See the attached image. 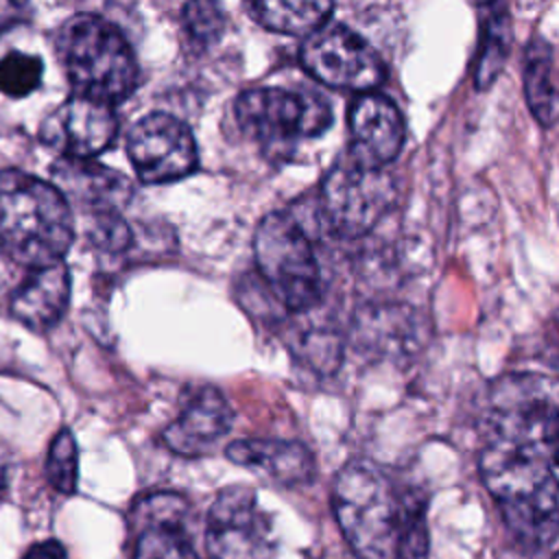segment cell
<instances>
[{"label":"cell","mask_w":559,"mask_h":559,"mask_svg":"<svg viewBox=\"0 0 559 559\" xmlns=\"http://www.w3.org/2000/svg\"><path fill=\"white\" fill-rule=\"evenodd\" d=\"M524 98L531 114L550 127L557 118V85H555V55L546 39H533L524 57Z\"/></svg>","instance_id":"19"},{"label":"cell","mask_w":559,"mask_h":559,"mask_svg":"<svg viewBox=\"0 0 559 559\" xmlns=\"http://www.w3.org/2000/svg\"><path fill=\"white\" fill-rule=\"evenodd\" d=\"M299 59L317 81L336 90L369 92L384 79L378 52L358 33L334 22L306 35Z\"/></svg>","instance_id":"8"},{"label":"cell","mask_w":559,"mask_h":559,"mask_svg":"<svg viewBox=\"0 0 559 559\" xmlns=\"http://www.w3.org/2000/svg\"><path fill=\"white\" fill-rule=\"evenodd\" d=\"M140 537L135 559H199L186 531L188 502L170 491H157L138 502Z\"/></svg>","instance_id":"13"},{"label":"cell","mask_w":559,"mask_h":559,"mask_svg":"<svg viewBox=\"0 0 559 559\" xmlns=\"http://www.w3.org/2000/svg\"><path fill=\"white\" fill-rule=\"evenodd\" d=\"M349 155L371 164L384 166L402 151L404 144V120L395 103L373 90L360 92L349 111Z\"/></svg>","instance_id":"12"},{"label":"cell","mask_w":559,"mask_h":559,"mask_svg":"<svg viewBox=\"0 0 559 559\" xmlns=\"http://www.w3.org/2000/svg\"><path fill=\"white\" fill-rule=\"evenodd\" d=\"M555 384L533 373L493 382L483 421L480 474L511 533L531 548L557 535Z\"/></svg>","instance_id":"1"},{"label":"cell","mask_w":559,"mask_h":559,"mask_svg":"<svg viewBox=\"0 0 559 559\" xmlns=\"http://www.w3.org/2000/svg\"><path fill=\"white\" fill-rule=\"evenodd\" d=\"M181 26L190 50L197 55L207 52L225 33V11L218 0H188L181 13Z\"/></svg>","instance_id":"20"},{"label":"cell","mask_w":559,"mask_h":559,"mask_svg":"<svg viewBox=\"0 0 559 559\" xmlns=\"http://www.w3.org/2000/svg\"><path fill=\"white\" fill-rule=\"evenodd\" d=\"M127 153L144 183H168L188 177L197 168V142L179 118L155 111L133 124Z\"/></svg>","instance_id":"10"},{"label":"cell","mask_w":559,"mask_h":559,"mask_svg":"<svg viewBox=\"0 0 559 559\" xmlns=\"http://www.w3.org/2000/svg\"><path fill=\"white\" fill-rule=\"evenodd\" d=\"M26 15V0H0V35L22 22Z\"/></svg>","instance_id":"25"},{"label":"cell","mask_w":559,"mask_h":559,"mask_svg":"<svg viewBox=\"0 0 559 559\" xmlns=\"http://www.w3.org/2000/svg\"><path fill=\"white\" fill-rule=\"evenodd\" d=\"M476 4H487V2H493V0H474Z\"/></svg>","instance_id":"28"},{"label":"cell","mask_w":559,"mask_h":559,"mask_svg":"<svg viewBox=\"0 0 559 559\" xmlns=\"http://www.w3.org/2000/svg\"><path fill=\"white\" fill-rule=\"evenodd\" d=\"M70 299V273L59 260L33 269L28 280L11 297V314L33 330L52 328Z\"/></svg>","instance_id":"17"},{"label":"cell","mask_w":559,"mask_h":559,"mask_svg":"<svg viewBox=\"0 0 559 559\" xmlns=\"http://www.w3.org/2000/svg\"><path fill=\"white\" fill-rule=\"evenodd\" d=\"M393 199L395 186L384 166L365 164L347 153L325 175L319 210L336 236L358 238L384 216Z\"/></svg>","instance_id":"7"},{"label":"cell","mask_w":559,"mask_h":559,"mask_svg":"<svg viewBox=\"0 0 559 559\" xmlns=\"http://www.w3.org/2000/svg\"><path fill=\"white\" fill-rule=\"evenodd\" d=\"M336 522L360 559H397L408 524L424 515L419 500L402 498L395 483L371 461H352L332 487Z\"/></svg>","instance_id":"2"},{"label":"cell","mask_w":559,"mask_h":559,"mask_svg":"<svg viewBox=\"0 0 559 559\" xmlns=\"http://www.w3.org/2000/svg\"><path fill=\"white\" fill-rule=\"evenodd\" d=\"M46 478L61 493H74L79 478V450L74 435L61 428L50 443L46 459Z\"/></svg>","instance_id":"21"},{"label":"cell","mask_w":559,"mask_h":559,"mask_svg":"<svg viewBox=\"0 0 559 559\" xmlns=\"http://www.w3.org/2000/svg\"><path fill=\"white\" fill-rule=\"evenodd\" d=\"M24 559H66V548L57 539H46L31 546Z\"/></svg>","instance_id":"26"},{"label":"cell","mask_w":559,"mask_h":559,"mask_svg":"<svg viewBox=\"0 0 559 559\" xmlns=\"http://www.w3.org/2000/svg\"><path fill=\"white\" fill-rule=\"evenodd\" d=\"M55 44L74 94L114 105L135 90V55L124 35L105 17L72 15L61 24Z\"/></svg>","instance_id":"4"},{"label":"cell","mask_w":559,"mask_h":559,"mask_svg":"<svg viewBox=\"0 0 559 559\" xmlns=\"http://www.w3.org/2000/svg\"><path fill=\"white\" fill-rule=\"evenodd\" d=\"M225 454L242 467H249L277 485L297 487L310 483L314 459L299 441L284 439H238L231 441Z\"/></svg>","instance_id":"15"},{"label":"cell","mask_w":559,"mask_h":559,"mask_svg":"<svg viewBox=\"0 0 559 559\" xmlns=\"http://www.w3.org/2000/svg\"><path fill=\"white\" fill-rule=\"evenodd\" d=\"M231 428V408L223 393L203 386L192 393L181 415L164 430V443L181 456L210 454Z\"/></svg>","instance_id":"14"},{"label":"cell","mask_w":559,"mask_h":559,"mask_svg":"<svg viewBox=\"0 0 559 559\" xmlns=\"http://www.w3.org/2000/svg\"><path fill=\"white\" fill-rule=\"evenodd\" d=\"M260 275L288 310H310L321 299V273L312 242L288 212L266 214L253 236Z\"/></svg>","instance_id":"6"},{"label":"cell","mask_w":559,"mask_h":559,"mask_svg":"<svg viewBox=\"0 0 559 559\" xmlns=\"http://www.w3.org/2000/svg\"><path fill=\"white\" fill-rule=\"evenodd\" d=\"M275 544L273 522L253 489L234 485L216 496L205 531L210 559H273Z\"/></svg>","instance_id":"9"},{"label":"cell","mask_w":559,"mask_h":559,"mask_svg":"<svg viewBox=\"0 0 559 559\" xmlns=\"http://www.w3.org/2000/svg\"><path fill=\"white\" fill-rule=\"evenodd\" d=\"M509 17L507 15H493L487 22V31L483 35L480 55L476 63V85L485 87L489 85L496 74L500 72L507 55H509Z\"/></svg>","instance_id":"22"},{"label":"cell","mask_w":559,"mask_h":559,"mask_svg":"<svg viewBox=\"0 0 559 559\" xmlns=\"http://www.w3.org/2000/svg\"><path fill=\"white\" fill-rule=\"evenodd\" d=\"M55 181L66 199H74L90 212H120L131 197V186L120 173L92 159L63 157L55 166Z\"/></svg>","instance_id":"16"},{"label":"cell","mask_w":559,"mask_h":559,"mask_svg":"<svg viewBox=\"0 0 559 559\" xmlns=\"http://www.w3.org/2000/svg\"><path fill=\"white\" fill-rule=\"evenodd\" d=\"M41 74L44 66L39 57L13 50L0 59V92L22 98L39 87Z\"/></svg>","instance_id":"23"},{"label":"cell","mask_w":559,"mask_h":559,"mask_svg":"<svg viewBox=\"0 0 559 559\" xmlns=\"http://www.w3.org/2000/svg\"><path fill=\"white\" fill-rule=\"evenodd\" d=\"M90 238L98 249L105 251H122L131 242V231L118 210L107 212H92V225H90Z\"/></svg>","instance_id":"24"},{"label":"cell","mask_w":559,"mask_h":559,"mask_svg":"<svg viewBox=\"0 0 559 559\" xmlns=\"http://www.w3.org/2000/svg\"><path fill=\"white\" fill-rule=\"evenodd\" d=\"M234 114L242 135L271 159L288 157L299 140L321 135L332 122L323 96L286 87L247 90L238 96Z\"/></svg>","instance_id":"5"},{"label":"cell","mask_w":559,"mask_h":559,"mask_svg":"<svg viewBox=\"0 0 559 559\" xmlns=\"http://www.w3.org/2000/svg\"><path fill=\"white\" fill-rule=\"evenodd\" d=\"M118 118L114 105L81 94H72L52 109L41 127V142L61 157L92 159L103 153L116 138Z\"/></svg>","instance_id":"11"},{"label":"cell","mask_w":559,"mask_h":559,"mask_svg":"<svg viewBox=\"0 0 559 559\" xmlns=\"http://www.w3.org/2000/svg\"><path fill=\"white\" fill-rule=\"evenodd\" d=\"M11 450L0 443V489L7 487L9 476H11Z\"/></svg>","instance_id":"27"},{"label":"cell","mask_w":559,"mask_h":559,"mask_svg":"<svg viewBox=\"0 0 559 559\" xmlns=\"http://www.w3.org/2000/svg\"><path fill=\"white\" fill-rule=\"evenodd\" d=\"M251 15L269 31L308 35L325 24L334 0H245Z\"/></svg>","instance_id":"18"},{"label":"cell","mask_w":559,"mask_h":559,"mask_svg":"<svg viewBox=\"0 0 559 559\" xmlns=\"http://www.w3.org/2000/svg\"><path fill=\"white\" fill-rule=\"evenodd\" d=\"M74 238L72 210L55 183L22 170L0 173V247L22 266L59 262Z\"/></svg>","instance_id":"3"}]
</instances>
